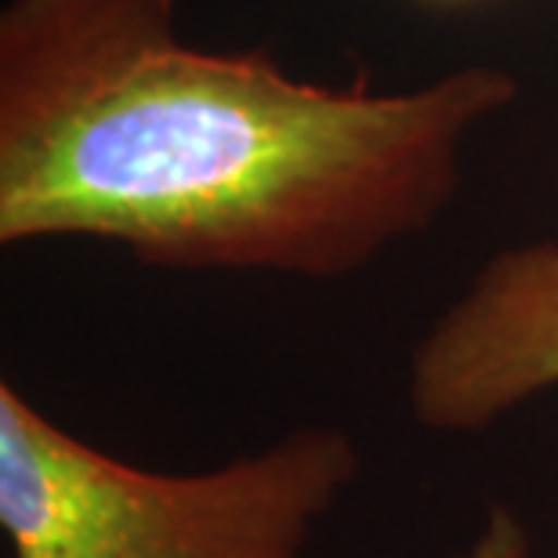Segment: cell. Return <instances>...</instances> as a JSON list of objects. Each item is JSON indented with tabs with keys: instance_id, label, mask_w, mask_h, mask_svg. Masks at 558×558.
I'll return each instance as SVG.
<instances>
[{
	"instance_id": "cell-1",
	"label": "cell",
	"mask_w": 558,
	"mask_h": 558,
	"mask_svg": "<svg viewBox=\"0 0 558 558\" xmlns=\"http://www.w3.org/2000/svg\"><path fill=\"white\" fill-rule=\"evenodd\" d=\"M515 76L327 87L185 44L174 0H8L0 243L102 240L185 272L338 279L453 204Z\"/></svg>"
},
{
	"instance_id": "cell-2",
	"label": "cell",
	"mask_w": 558,
	"mask_h": 558,
	"mask_svg": "<svg viewBox=\"0 0 558 558\" xmlns=\"http://www.w3.org/2000/svg\"><path fill=\"white\" fill-rule=\"evenodd\" d=\"M360 472V446L330 424L204 472H149L76 439L0 381L11 558H305Z\"/></svg>"
},
{
	"instance_id": "cell-3",
	"label": "cell",
	"mask_w": 558,
	"mask_h": 558,
	"mask_svg": "<svg viewBox=\"0 0 558 558\" xmlns=\"http://www.w3.org/2000/svg\"><path fill=\"white\" fill-rule=\"evenodd\" d=\"M558 388V240L494 254L410 352L407 403L428 432L475 435Z\"/></svg>"
},
{
	"instance_id": "cell-4",
	"label": "cell",
	"mask_w": 558,
	"mask_h": 558,
	"mask_svg": "<svg viewBox=\"0 0 558 558\" xmlns=\"http://www.w3.org/2000/svg\"><path fill=\"white\" fill-rule=\"evenodd\" d=\"M533 541L522 515L511 505H489L475 533L450 558H530Z\"/></svg>"
}]
</instances>
